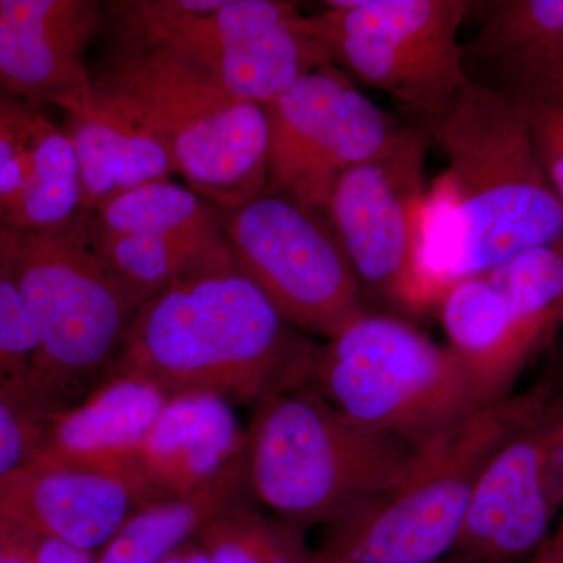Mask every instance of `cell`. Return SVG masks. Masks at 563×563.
<instances>
[{"mask_svg": "<svg viewBox=\"0 0 563 563\" xmlns=\"http://www.w3.org/2000/svg\"><path fill=\"white\" fill-rule=\"evenodd\" d=\"M421 131L446 158L429 187L422 250V269L439 306L457 282L562 242L563 206L515 99L472 80Z\"/></svg>", "mask_w": 563, "mask_h": 563, "instance_id": "1", "label": "cell"}, {"mask_svg": "<svg viewBox=\"0 0 563 563\" xmlns=\"http://www.w3.org/2000/svg\"><path fill=\"white\" fill-rule=\"evenodd\" d=\"M318 346L236 266L176 282L133 314L113 373L168 396L261 404L312 384Z\"/></svg>", "mask_w": 563, "mask_h": 563, "instance_id": "2", "label": "cell"}, {"mask_svg": "<svg viewBox=\"0 0 563 563\" xmlns=\"http://www.w3.org/2000/svg\"><path fill=\"white\" fill-rule=\"evenodd\" d=\"M92 95L162 141L174 172L224 213L268 187L269 124L261 103L221 88L176 52L113 35Z\"/></svg>", "mask_w": 563, "mask_h": 563, "instance_id": "3", "label": "cell"}, {"mask_svg": "<svg viewBox=\"0 0 563 563\" xmlns=\"http://www.w3.org/2000/svg\"><path fill=\"white\" fill-rule=\"evenodd\" d=\"M420 450L351 420L312 384L255 406L244 483L263 512L309 528L401 483Z\"/></svg>", "mask_w": 563, "mask_h": 563, "instance_id": "4", "label": "cell"}, {"mask_svg": "<svg viewBox=\"0 0 563 563\" xmlns=\"http://www.w3.org/2000/svg\"><path fill=\"white\" fill-rule=\"evenodd\" d=\"M562 385L543 380L420 448L409 474L324 525L317 563H433L453 554L481 473Z\"/></svg>", "mask_w": 563, "mask_h": 563, "instance_id": "5", "label": "cell"}, {"mask_svg": "<svg viewBox=\"0 0 563 563\" xmlns=\"http://www.w3.org/2000/svg\"><path fill=\"white\" fill-rule=\"evenodd\" d=\"M87 220L81 211L54 231H0V269L38 335L35 390L46 420L109 379L136 313L96 257Z\"/></svg>", "mask_w": 563, "mask_h": 563, "instance_id": "6", "label": "cell"}, {"mask_svg": "<svg viewBox=\"0 0 563 563\" xmlns=\"http://www.w3.org/2000/svg\"><path fill=\"white\" fill-rule=\"evenodd\" d=\"M312 385L351 420L418 450L487 407L450 347L390 314L363 313L318 346Z\"/></svg>", "mask_w": 563, "mask_h": 563, "instance_id": "7", "label": "cell"}, {"mask_svg": "<svg viewBox=\"0 0 563 563\" xmlns=\"http://www.w3.org/2000/svg\"><path fill=\"white\" fill-rule=\"evenodd\" d=\"M113 35L176 52L235 98L268 106L331 55L280 0H131L109 3Z\"/></svg>", "mask_w": 563, "mask_h": 563, "instance_id": "8", "label": "cell"}, {"mask_svg": "<svg viewBox=\"0 0 563 563\" xmlns=\"http://www.w3.org/2000/svg\"><path fill=\"white\" fill-rule=\"evenodd\" d=\"M472 9L463 0H332L303 16V27L332 62L395 99L421 129L472 81L459 41Z\"/></svg>", "mask_w": 563, "mask_h": 563, "instance_id": "9", "label": "cell"}, {"mask_svg": "<svg viewBox=\"0 0 563 563\" xmlns=\"http://www.w3.org/2000/svg\"><path fill=\"white\" fill-rule=\"evenodd\" d=\"M428 136L407 125L333 185L325 214L363 290L410 313L439 309L422 269Z\"/></svg>", "mask_w": 563, "mask_h": 563, "instance_id": "10", "label": "cell"}, {"mask_svg": "<svg viewBox=\"0 0 563 563\" xmlns=\"http://www.w3.org/2000/svg\"><path fill=\"white\" fill-rule=\"evenodd\" d=\"M224 225L236 269L299 331L331 340L368 312L325 211L265 190Z\"/></svg>", "mask_w": 563, "mask_h": 563, "instance_id": "11", "label": "cell"}, {"mask_svg": "<svg viewBox=\"0 0 563 563\" xmlns=\"http://www.w3.org/2000/svg\"><path fill=\"white\" fill-rule=\"evenodd\" d=\"M87 214L96 257L136 310L176 282L235 266L224 211L172 179Z\"/></svg>", "mask_w": 563, "mask_h": 563, "instance_id": "12", "label": "cell"}, {"mask_svg": "<svg viewBox=\"0 0 563 563\" xmlns=\"http://www.w3.org/2000/svg\"><path fill=\"white\" fill-rule=\"evenodd\" d=\"M263 107L269 124L266 190L322 211L336 180L383 154L402 129L333 65L312 70Z\"/></svg>", "mask_w": 563, "mask_h": 563, "instance_id": "13", "label": "cell"}, {"mask_svg": "<svg viewBox=\"0 0 563 563\" xmlns=\"http://www.w3.org/2000/svg\"><path fill=\"white\" fill-rule=\"evenodd\" d=\"M102 11L96 0H0V92L41 110L87 106V51Z\"/></svg>", "mask_w": 563, "mask_h": 563, "instance_id": "14", "label": "cell"}, {"mask_svg": "<svg viewBox=\"0 0 563 563\" xmlns=\"http://www.w3.org/2000/svg\"><path fill=\"white\" fill-rule=\"evenodd\" d=\"M158 499L136 474L88 466L29 462L0 479V518L87 551Z\"/></svg>", "mask_w": 563, "mask_h": 563, "instance_id": "15", "label": "cell"}, {"mask_svg": "<svg viewBox=\"0 0 563 563\" xmlns=\"http://www.w3.org/2000/svg\"><path fill=\"white\" fill-rule=\"evenodd\" d=\"M550 404L510 437L481 473L454 555L479 563L514 562L550 537L555 514L543 481Z\"/></svg>", "mask_w": 563, "mask_h": 563, "instance_id": "16", "label": "cell"}, {"mask_svg": "<svg viewBox=\"0 0 563 563\" xmlns=\"http://www.w3.org/2000/svg\"><path fill=\"white\" fill-rule=\"evenodd\" d=\"M450 350L487 406L512 395L515 380L562 321L510 302L487 273L454 284L439 306Z\"/></svg>", "mask_w": 563, "mask_h": 563, "instance_id": "17", "label": "cell"}, {"mask_svg": "<svg viewBox=\"0 0 563 563\" xmlns=\"http://www.w3.org/2000/svg\"><path fill=\"white\" fill-rule=\"evenodd\" d=\"M157 385L114 373L96 390L44 422L31 462L133 472V459L168 401Z\"/></svg>", "mask_w": 563, "mask_h": 563, "instance_id": "18", "label": "cell"}, {"mask_svg": "<svg viewBox=\"0 0 563 563\" xmlns=\"http://www.w3.org/2000/svg\"><path fill=\"white\" fill-rule=\"evenodd\" d=\"M244 442L232 402L210 393H181L169 396L136 451L133 472L162 498H176L242 461Z\"/></svg>", "mask_w": 563, "mask_h": 563, "instance_id": "19", "label": "cell"}, {"mask_svg": "<svg viewBox=\"0 0 563 563\" xmlns=\"http://www.w3.org/2000/svg\"><path fill=\"white\" fill-rule=\"evenodd\" d=\"M66 117L65 132L79 163L84 213L176 173L172 155L157 136L98 96Z\"/></svg>", "mask_w": 563, "mask_h": 563, "instance_id": "20", "label": "cell"}, {"mask_svg": "<svg viewBox=\"0 0 563 563\" xmlns=\"http://www.w3.org/2000/svg\"><path fill=\"white\" fill-rule=\"evenodd\" d=\"M80 214L76 152L65 129L46 117L0 173V231H54Z\"/></svg>", "mask_w": 563, "mask_h": 563, "instance_id": "21", "label": "cell"}, {"mask_svg": "<svg viewBox=\"0 0 563 563\" xmlns=\"http://www.w3.org/2000/svg\"><path fill=\"white\" fill-rule=\"evenodd\" d=\"M252 504L244 457L198 490L141 507L99 550L96 563H162L190 542L218 514Z\"/></svg>", "mask_w": 563, "mask_h": 563, "instance_id": "22", "label": "cell"}, {"mask_svg": "<svg viewBox=\"0 0 563 563\" xmlns=\"http://www.w3.org/2000/svg\"><path fill=\"white\" fill-rule=\"evenodd\" d=\"M210 563H317L306 528L239 504L211 518L195 537Z\"/></svg>", "mask_w": 563, "mask_h": 563, "instance_id": "23", "label": "cell"}, {"mask_svg": "<svg viewBox=\"0 0 563 563\" xmlns=\"http://www.w3.org/2000/svg\"><path fill=\"white\" fill-rule=\"evenodd\" d=\"M479 33L463 46L466 73L510 60L563 32V0L477 2Z\"/></svg>", "mask_w": 563, "mask_h": 563, "instance_id": "24", "label": "cell"}, {"mask_svg": "<svg viewBox=\"0 0 563 563\" xmlns=\"http://www.w3.org/2000/svg\"><path fill=\"white\" fill-rule=\"evenodd\" d=\"M38 335L20 291L0 269V395L21 404L41 421L35 373Z\"/></svg>", "mask_w": 563, "mask_h": 563, "instance_id": "25", "label": "cell"}, {"mask_svg": "<svg viewBox=\"0 0 563 563\" xmlns=\"http://www.w3.org/2000/svg\"><path fill=\"white\" fill-rule=\"evenodd\" d=\"M481 84L518 103L563 102V32L520 57L481 69Z\"/></svg>", "mask_w": 563, "mask_h": 563, "instance_id": "26", "label": "cell"}, {"mask_svg": "<svg viewBox=\"0 0 563 563\" xmlns=\"http://www.w3.org/2000/svg\"><path fill=\"white\" fill-rule=\"evenodd\" d=\"M44 421L0 395V479L32 461Z\"/></svg>", "mask_w": 563, "mask_h": 563, "instance_id": "27", "label": "cell"}, {"mask_svg": "<svg viewBox=\"0 0 563 563\" xmlns=\"http://www.w3.org/2000/svg\"><path fill=\"white\" fill-rule=\"evenodd\" d=\"M548 181L563 206V102L520 103Z\"/></svg>", "mask_w": 563, "mask_h": 563, "instance_id": "28", "label": "cell"}, {"mask_svg": "<svg viewBox=\"0 0 563 563\" xmlns=\"http://www.w3.org/2000/svg\"><path fill=\"white\" fill-rule=\"evenodd\" d=\"M44 118L43 110L0 92V173L31 140Z\"/></svg>", "mask_w": 563, "mask_h": 563, "instance_id": "29", "label": "cell"}, {"mask_svg": "<svg viewBox=\"0 0 563 563\" xmlns=\"http://www.w3.org/2000/svg\"><path fill=\"white\" fill-rule=\"evenodd\" d=\"M98 553L99 551L80 550L62 540L38 533L33 563H96Z\"/></svg>", "mask_w": 563, "mask_h": 563, "instance_id": "30", "label": "cell"}, {"mask_svg": "<svg viewBox=\"0 0 563 563\" xmlns=\"http://www.w3.org/2000/svg\"><path fill=\"white\" fill-rule=\"evenodd\" d=\"M162 563H210L207 555L203 554L199 544L195 542V539L190 542L185 543L179 550L174 551L166 561Z\"/></svg>", "mask_w": 563, "mask_h": 563, "instance_id": "31", "label": "cell"}, {"mask_svg": "<svg viewBox=\"0 0 563 563\" xmlns=\"http://www.w3.org/2000/svg\"><path fill=\"white\" fill-rule=\"evenodd\" d=\"M529 563H563V551L551 543L550 537L532 553Z\"/></svg>", "mask_w": 563, "mask_h": 563, "instance_id": "32", "label": "cell"}, {"mask_svg": "<svg viewBox=\"0 0 563 563\" xmlns=\"http://www.w3.org/2000/svg\"><path fill=\"white\" fill-rule=\"evenodd\" d=\"M550 540L555 548H559V550L563 551V515L561 518V523H559L558 531H555L553 537H550Z\"/></svg>", "mask_w": 563, "mask_h": 563, "instance_id": "33", "label": "cell"}, {"mask_svg": "<svg viewBox=\"0 0 563 563\" xmlns=\"http://www.w3.org/2000/svg\"><path fill=\"white\" fill-rule=\"evenodd\" d=\"M433 563H479L474 562L472 559L462 558V555H448V558L442 559V561L433 562Z\"/></svg>", "mask_w": 563, "mask_h": 563, "instance_id": "34", "label": "cell"}, {"mask_svg": "<svg viewBox=\"0 0 563 563\" xmlns=\"http://www.w3.org/2000/svg\"><path fill=\"white\" fill-rule=\"evenodd\" d=\"M485 563H514V562H485Z\"/></svg>", "mask_w": 563, "mask_h": 563, "instance_id": "35", "label": "cell"}, {"mask_svg": "<svg viewBox=\"0 0 563 563\" xmlns=\"http://www.w3.org/2000/svg\"><path fill=\"white\" fill-rule=\"evenodd\" d=\"M562 515H563V509H562Z\"/></svg>", "mask_w": 563, "mask_h": 563, "instance_id": "36", "label": "cell"}]
</instances>
